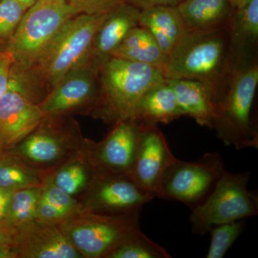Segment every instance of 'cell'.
<instances>
[{
	"label": "cell",
	"mask_w": 258,
	"mask_h": 258,
	"mask_svg": "<svg viewBox=\"0 0 258 258\" xmlns=\"http://www.w3.org/2000/svg\"><path fill=\"white\" fill-rule=\"evenodd\" d=\"M98 71L99 66L91 60L64 76L40 102L42 112L57 116L94 101Z\"/></svg>",
	"instance_id": "9a60e30c"
},
{
	"label": "cell",
	"mask_w": 258,
	"mask_h": 258,
	"mask_svg": "<svg viewBox=\"0 0 258 258\" xmlns=\"http://www.w3.org/2000/svg\"><path fill=\"white\" fill-rule=\"evenodd\" d=\"M226 27L228 35L232 68L243 62L258 39V0H250L235 10Z\"/></svg>",
	"instance_id": "ffe728a7"
},
{
	"label": "cell",
	"mask_w": 258,
	"mask_h": 258,
	"mask_svg": "<svg viewBox=\"0 0 258 258\" xmlns=\"http://www.w3.org/2000/svg\"><path fill=\"white\" fill-rule=\"evenodd\" d=\"M232 70L226 28L188 32L167 57L166 79H191L211 86L220 103ZM220 104V103H219Z\"/></svg>",
	"instance_id": "6da1fadb"
},
{
	"label": "cell",
	"mask_w": 258,
	"mask_h": 258,
	"mask_svg": "<svg viewBox=\"0 0 258 258\" xmlns=\"http://www.w3.org/2000/svg\"><path fill=\"white\" fill-rule=\"evenodd\" d=\"M140 123L134 119L120 120L104 140L90 142L88 157L97 171L129 174L137 154Z\"/></svg>",
	"instance_id": "5bb4252c"
},
{
	"label": "cell",
	"mask_w": 258,
	"mask_h": 258,
	"mask_svg": "<svg viewBox=\"0 0 258 258\" xmlns=\"http://www.w3.org/2000/svg\"><path fill=\"white\" fill-rule=\"evenodd\" d=\"M89 144L77 134L45 125L42 120L32 133L5 152L35 169L51 172L72 158L87 152Z\"/></svg>",
	"instance_id": "9c48e42d"
},
{
	"label": "cell",
	"mask_w": 258,
	"mask_h": 258,
	"mask_svg": "<svg viewBox=\"0 0 258 258\" xmlns=\"http://www.w3.org/2000/svg\"><path fill=\"white\" fill-rule=\"evenodd\" d=\"M14 232L15 227L0 223V258H11L10 248Z\"/></svg>",
	"instance_id": "1f68e13d"
},
{
	"label": "cell",
	"mask_w": 258,
	"mask_h": 258,
	"mask_svg": "<svg viewBox=\"0 0 258 258\" xmlns=\"http://www.w3.org/2000/svg\"><path fill=\"white\" fill-rule=\"evenodd\" d=\"M180 111L202 126L212 128L216 118L220 98L210 85L191 79H167Z\"/></svg>",
	"instance_id": "2e32d148"
},
{
	"label": "cell",
	"mask_w": 258,
	"mask_h": 258,
	"mask_svg": "<svg viewBox=\"0 0 258 258\" xmlns=\"http://www.w3.org/2000/svg\"><path fill=\"white\" fill-rule=\"evenodd\" d=\"M37 1H40V0H36V2H37Z\"/></svg>",
	"instance_id": "74e56055"
},
{
	"label": "cell",
	"mask_w": 258,
	"mask_h": 258,
	"mask_svg": "<svg viewBox=\"0 0 258 258\" xmlns=\"http://www.w3.org/2000/svg\"><path fill=\"white\" fill-rule=\"evenodd\" d=\"M26 10L17 0L0 1V45L9 42Z\"/></svg>",
	"instance_id": "f1b7e54d"
},
{
	"label": "cell",
	"mask_w": 258,
	"mask_h": 258,
	"mask_svg": "<svg viewBox=\"0 0 258 258\" xmlns=\"http://www.w3.org/2000/svg\"><path fill=\"white\" fill-rule=\"evenodd\" d=\"M81 209L100 213H124L142 209L154 198L144 191L129 174L97 171L85 191Z\"/></svg>",
	"instance_id": "8fae6325"
},
{
	"label": "cell",
	"mask_w": 258,
	"mask_h": 258,
	"mask_svg": "<svg viewBox=\"0 0 258 258\" xmlns=\"http://www.w3.org/2000/svg\"><path fill=\"white\" fill-rule=\"evenodd\" d=\"M141 10L123 1L108 12L93 42L92 60L98 66L111 57L132 29L139 26Z\"/></svg>",
	"instance_id": "e0dca14e"
},
{
	"label": "cell",
	"mask_w": 258,
	"mask_h": 258,
	"mask_svg": "<svg viewBox=\"0 0 258 258\" xmlns=\"http://www.w3.org/2000/svg\"><path fill=\"white\" fill-rule=\"evenodd\" d=\"M107 14L81 13L70 20L32 68L50 91L64 76L92 60L95 37Z\"/></svg>",
	"instance_id": "5b68a950"
},
{
	"label": "cell",
	"mask_w": 258,
	"mask_h": 258,
	"mask_svg": "<svg viewBox=\"0 0 258 258\" xmlns=\"http://www.w3.org/2000/svg\"><path fill=\"white\" fill-rule=\"evenodd\" d=\"M244 229L243 220L215 225L210 229L211 240L207 258H222L238 239Z\"/></svg>",
	"instance_id": "83f0119b"
},
{
	"label": "cell",
	"mask_w": 258,
	"mask_h": 258,
	"mask_svg": "<svg viewBox=\"0 0 258 258\" xmlns=\"http://www.w3.org/2000/svg\"><path fill=\"white\" fill-rule=\"evenodd\" d=\"M176 8L188 32L226 28L235 10L229 0H183Z\"/></svg>",
	"instance_id": "d6986e66"
},
{
	"label": "cell",
	"mask_w": 258,
	"mask_h": 258,
	"mask_svg": "<svg viewBox=\"0 0 258 258\" xmlns=\"http://www.w3.org/2000/svg\"><path fill=\"white\" fill-rule=\"evenodd\" d=\"M96 172L87 152L66 161L50 174L57 187L74 197L88 189Z\"/></svg>",
	"instance_id": "cb8c5ba5"
},
{
	"label": "cell",
	"mask_w": 258,
	"mask_h": 258,
	"mask_svg": "<svg viewBox=\"0 0 258 258\" xmlns=\"http://www.w3.org/2000/svg\"><path fill=\"white\" fill-rule=\"evenodd\" d=\"M40 188L41 186H31L13 191L5 225L15 227L35 220Z\"/></svg>",
	"instance_id": "4316f807"
},
{
	"label": "cell",
	"mask_w": 258,
	"mask_h": 258,
	"mask_svg": "<svg viewBox=\"0 0 258 258\" xmlns=\"http://www.w3.org/2000/svg\"><path fill=\"white\" fill-rule=\"evenodd\" d=\"M81 210V205L71 195L57 187L50 172L42 183L35 220L60 225Z\"/></svg>",
	"instance_id": "603a6c76"
},
{
	"label": "cell",
	"mask_w": 258,
	"mask_h": 258,
	"mask_svg": "<svg viewBox=\"0 0 258 258\" xmlns=\"http://www.w3.org/2000/svg\"><path fill=\"white\" fill-rule=\"evenodd\" d=\"M250 0H229L231 6L234 10L240 9L247 4Z\"/></svg>",
	"instance_id": "e575fe53"
},
{
	"label": "cell",
	"mask_w": 258,
	"mask_h": 258,
	"mask_svg": "<svg viewBox=\"0 0 258 258\" xmlns=\"http://www.w3.org/2000/svg\"><path fill=\"white\" fill-rule=\"evenodd\" d=\"M71 5L79 12L87 15L104 14L124 0H69Z\"/></svg>",
	"instance_id": "f546056e"
},
{
	"label": "cell",
	"mask_w": 258,
	"mask_h": 258,
	"mask_svg": "<svg viewBox=\"0 0 258 258\" xmlns=\"http://www.w3.org/2000/svg\"><path fill=\"white\" fill-rule=\"evenodd\" d=\"M111 57L155 66L164 71L167 57L150 33L145 28L137 26L132 29Z\"/></svg>",
	"instance_id": "7402d4cb"
},
{
	"label": "cell",
	"mask_w": 258,
	"mask_h": 258,
	"mask_svg": "<svg viewBox=\"0 0 258 258\" xmlns=\"http://www.w3.org/2000/svg\"><path fill=\"white\" fill-rule=\"evenodd\" d=\"M139 10L154 7H177L183 0H124Z\"/></svg>",
	"instance_id": "d6a6232c"
},
{
	"label": "cell",
	"mask_w": 258,
	"mask_h": 258,
	"mask_svg": "<svg viewBox=\"0 0 258 258\" xmlns=\"http://www.w3.org/2000/svg\"><path fill=\"white\" fill-rule=\"evenodd\" d=\"M4 149H3V147L1 146V144H0V156L3 155V154L4 153Z\"/></svg>",
	"instance_id": "8d00e7d4"
},
{
	"label": "cell",
	"mask_w": 258,
	"mask_h": 258,
	"mask_svg": "<svg viewBox=\"0 0 258 258\" xmlns=\"http://www.w3.org/2000/svg\"><path fill=\"white\" fill-rule=\"evenodd\" d=\"M11 258H81L59 225L37 220L15 227Z\"/></svg>",
	"instance_id": "4fadbf2b"
},
{
	"label": "cell",
	"mask_w": 258,
	"mask_h": 258,
	"mask_svg": "<svg viewBox=\"0 0 258 258\" xmlns=\"http://www.w3.org/2000/svg\"><path fill=\"white\" fill-rule=\"evenodd\" d=\"M101 93L100 114L107 121L132 119L144 93L166 81L164 71L155 66L111 57L99 67Z\"/></svg>",
	"instance_id": "3957f363"
},
{
	"label": "cell",
	"mask_w": 258,
	"mask_h": 258,
	"mask_svg": "<svg viewBox=\"0 0 258 258\" xmlns=\"http://www.w3.org/2000/svg\"><path fill=\"white\" fill-rule=\"evenodd\" d=\"M48 173L35 169L7 152L0 156V188L16 190L42 186Z\"/></svg>",
	"instance_id": "d4e9b609"
},
{
	"label": "cell",
	"mask_w": 258,
	"mask_h": 258,
	"mask_svg": "<svg viewBox=\"0 0 258 258\" xmlns=\"http://www.w3.org/2000/svg\"><path fill=\"white\" fill-rule=\"evenodd\" d=\"M45 117L27 83L12 69L8 91L0 99V144L4 151L20 143Z\"/></svg>",
	"instance_id": "30bf717a"
},
{
	"label": "cell",
	"mask_w": 258,
	"mask_h": 258,
	"mask_svg": "<svg viewBox=\"0 0 258 258\" xmlns=\"http://www.w3.org/2000/svg\"><path fill=\"white\" fill-rule=\"evenodd\" d=\"M14 190L0 188V223H4L8 215L12 194Z\"/></svg>",
	"instance_id": "836d02e7"
},
{
	"label": "cell",
	"mask_w": 258,
	"mask_h": 258,
	"mask_svg": "<svg viewBox=\"0 0 258 258\" xmlns=\"http://www.w3.org/2000/svg\"><path fill=\"white\" fill-rule=\"evenodd\" d=\"M165 248L149 239L141 230H134L106 258H170Z\"/></svg>",
	"instance_id": "484cf974"
},
{
	"label": "cell",
	"mask_w": 258,
	"mask_h": 258,
	"mask_svg": "<svg viewBox=\"0 0 258 258\" xmlns=\"http://www.w3.org/2000/svg\"><path fill=\"white\" fill-rule=\"evenodd\" d=\"M258 84V66L245 62L231 70L212 129L227 147L257 149L258 132L252 119Z\"/></svg>",
	"instance_id": "7a4b0ae2"
},
{
	"label": "cell",
	"mask_w": 258,
	"mask_h": 258,
	"mask_svg": "<svg viewBox=\"0 0 258 258\" xmlns=\"http://www.w3.org/2000/svg\"><path fill=\"white\" fill-rule=\"evenodd\" d=\"M176 159L157 125L140 123L138 147L130 175L144 191L157 198L163 175Z\"/></svg>",
	"instance_id": "7c38bea8"
},
{
	"label": "cell",
	"mask_w": 258,
	"mask_h": 258,
	"mask_svg": "<svg viewBox=\"0 0 258 258\" xmlns=\"http://www.w3.org/2000/svg\"><path fill=\"white\" fill-rule=\"evenodd\" d=\"M181 116L175 94L166 79L144 93L132 119L144 124L157 125L169 123Z\"/></svg>",
	"instance_id": "44dd1931"
},
{
	"label": "cell",
	"mask_w": 258,
	"mask_h": 258,
	"mask_svg": "<svg viewBox=\"0 0 258 258\" xmlns=\"http://www.w3.org/2000/svg\"><path fill=\"white\" fill-rule=\"evenodd\" d=\"M17 1H18L20 4L23 5L24 8L26 10H28V8H30V7L36 3V0H17Z\"/></svg>",
	"instance_id": "d590c367"
},
{
	"label": "cell",
	"mask_w": 258,
	"mask_h": 258,
	"mask_svg": "<svg viewBox=\"0 0 258 258\" xmlns=\"http://www.w3.org/2000/svg\"><path fill=\"white\" fill-rule=\"evenodd\" d=\"M0 1H1V0H0Z\"/></svg>",
	"instance_id": "f35d334b"
},
{
	"label": "cell",
	"mask_w": 258,
	"mask_h": 258,
	"mask_svg": "<svg viewBox=\"0 0 258 258\" xmlns=\"http://www.w3.org/2000/svg\"><path fill=\"white\" fill-rule=\"evenodd\" d=\"M14 63V59L8 51L4 50L0 52V99L8 91Z\"/></svg>",
	"instance_id": "4dcf8cb0"
},
{
	"label": "cell",
	"mask_w": 258,
	"mask_h": 258,
	"mask_svg": "<svg viewBox=\"0 0 258 258\" xmlns=\"http://www.w3.org/2000/svg\"><path fill=\"white\" fill-rule=\"evenodd\" d=\"M225 169L218 152L206 153L196 161L176 158L163 175L157 198L176 200L193 208L208 197Z\"/></svg>",
	"instance_id": "ba28073f"
},
{
	"label": "cell",
	"mask_w": 258,
	"mask_h": 258,
	"mask_svg": "<svg viewBox=\"0 0 258 258\" xmlns=\"http://www.w3.org/2000/svg\"><path fill=\"white\" fill-rule=\"evenodd\" d=\"M139 26L152 35L166 57L188 33L177 8L174 7L141 10Z\"/></svg>",
	"instance_id": "ac0fdd59"
},
{
	"label": "cell",
	"mask_w": 258,
	"mask_h": 258,
	"mask_svg": "<svg viewBox=\"0 0 258 258\" xmlns=\"http://www.w3.org/2000/svg\"><path fill=\"white\" fill-rule=\"evenodd\" d=\"M79 14L69 0H40L28 8L5 48L14 59L15 71H30L68 22Z\"/></svg>",
	"instance_id": "277c9868"
},
{
	"label": "cell",
	"mask_w": 258,
	"mask_h": 258,
	"mask_svg": "<svg viewBox=\"0 0 258 258\" xmlns=\"http://www.w3.org/2000/svg\"><path fill=\"white\" fill-rule=\"evenodd\" d=\"M141 210L108 214L81 209L59 226L83 257L106 258L140 227Z\"/></svg>",
	"instance_id": "52a82bcc"
},
{
	"label": "cell",
	"mask_w": 258,
	"mask_h": 258,
	"mask_svg": "<svg viewBox=\"0 0 258 258\" xmlns=\"http://www.w3.org/2000/svg\"><path fill=\"white\" fill-rule=\"evenodd\" d=\"M250 174L223 171L208 197L192 208L189 216L192 233L205 235L214 226L257 215V195L247 188Z\"/></svg>",
	"instance_id": "8992f818"
}]
</instances>
